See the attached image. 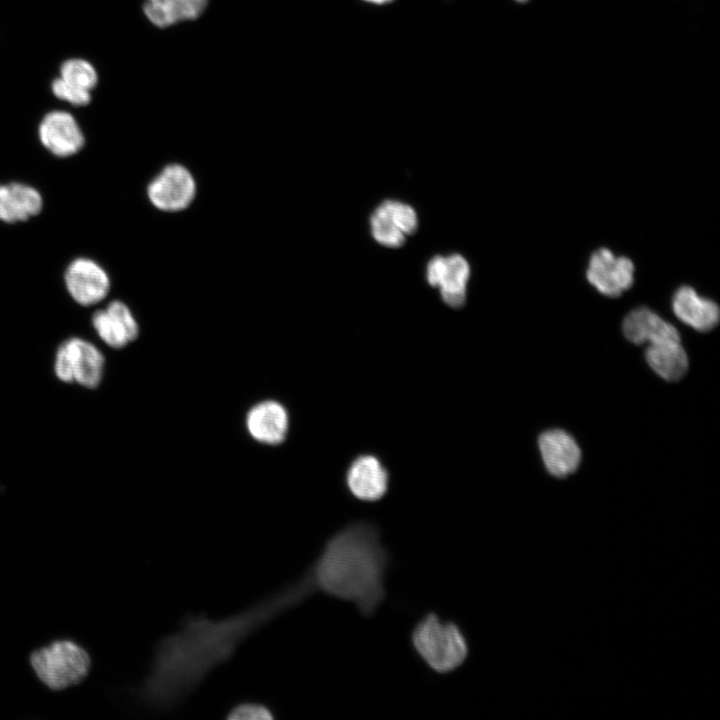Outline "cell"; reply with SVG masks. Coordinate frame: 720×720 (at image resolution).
Segmentation results:
<instances>
[{"instance_id":"3","label":"cell","mask_w":720,"mask_h":720,"mask_svg":"<svg viewBox=\"0 0 720 720\" xmlns=\"http://www.w3.org/2000/svg\"><path fill=\"white\" fill-rule=\"evenodd\" d=\"M410 643L421 661L440 675L454 672L469 656L470 646L462 628L435 612H428L416 622Z\"/></svg>"},{"instance_id":"12","label":"cell","mask_w":720,"mask_h":720,"mask_svg":"<svg viewBox=\"0 0 720 720\" xmlns=\"http://www.w3.org/2000/svg\"><path fill=\"white\" fill-rule=\"evenodd\" d=\"M42 145L57 157H69L79 152L85 143L84 134L75 118L66 111L47 113L39 125Z\"/></svg>"},{"instance_id":"9","label":"cell","mask_w":720,"mask_h":720,"mask_svg":"<svg viewBox=\"0 0 720 720\" xmlns=\"http://www.w3.org/2000/svg\"><path fill=\"white\" fill-rule=\"evenodd\" d=\"M426 276L432 287L439 288L446 305L454 309L464 306L470 267L463 256H434L427 264Z\"/></svg>"},{"instance_id":"11","label":"cell","mask_w":720,"mask_h":720,"mask_svg":"<svg viewBox=\"0 0 720 720\" xmlns=\"http://www.w3.org/2000/svg\"><path fill=\"white\" fill-rule=\"evenodd\" d=\"M290 425L286 407L277 400H262L254 404L245 417V427L256 442L276 446L287 437Z\"/></svg>"},{"instance_id":"24","label":"cell","mask_w":720,"mask_h":720,"mask_svg":"<svg viewBox=\"0 0 720 720\" xmlns=\"http://www.w3.org/2000/svg\"><path fill=\"white\" fill-rule=\"evenodd\" d=\"M369 5L373 6H385L393 3L395 0H361Z\"/></svg>"},{"instance_id":"16","label":"cell","mask_w":720,"mask_h":720,"mask_svg":"<svg viewBox=\"0 0 720 720\" xmlns=\"http://www.w3.org/2000/svg\"><path fill=\"white\" fill-rule=\"evenodd\" d=\"M622 330L624 336L637 345L680 340V335L672 324L646 307L636 308L627 314Z\"/></svg>"},{"instance_id":"25","label":"cell","mask_w":720,"mask_h":720,"mask_svg":"<svg viewBox=\"0 0 720 720\" xmlns=\"http://www.w3.org/2000/svg\"><path fill=\"white\" fill-rule=\"evenodd\" d=\"M515 1L518 2V3H526V2H528L529 0H515Z\"/></svg>"},{"instance_id":"13","label":"cell","mask_w":720,"mask_h":720,"mask_svg":"<svg viewBox=\"0 0 720 720\" xmlns=\"http://www.w3.org/2000/svg\"><path fill=\"white\" fill-rule=\"evenodd\" d=\"M92 325L99 338L110 348L121 349L134 341L139 325L124 302L114 300L92 316Z\"/></svg>"},{"instance_id":"6","label":"cell","mask_w":720,"mask_h":720,"mask_svg":"<svg viewBox=\"0 0 720 720\" xmlns=\"http://www.w3.org/2000/svg\"><path fill=\"white\" fill-rule=\"evenodd\" d=\"M197 193L196 180L182 164L171 163L157 173L147 186V197L158 210L176 213L187 209Z\"/></svg>"},{"instance_id":"15","label":"cell","mask_w":720,"mask_h":720,"mask_svg":"<svg viewBox=\"0 0 720 720\" xmlns=\"http://www.w3.org/2000/svg\"><path fill=\"white\" fill-rule=\"evenodd\" d=\"M538 443L544 465L551 475L566 477L579 466V446L567 432L560 429L545 431Z\"/></svg>"},{"instance_id":"8","label":"cell","mask_w":720,"mask_h":720,"mask_svg":"<svg viewBox=\"0 0 720 720\" xmlns=\"http://www.w3.org/2000/svg\"><path fill=\"white\" fill-rule=\"evenodd\" d=\"M417 224L414 209L408 204L395 200L383 201L370 217L373 238L389 248L403 246L406 235L416 232Z\"/></svg>"},{"instance_id":"23","label":"cell","mask_w":720,"mask_h":720,"mask_svg":"<svg viewBox=\"0 0 720 720\" xmlns=\"http://www.w3.org/2000/svg\"><path fill=\"white\" fill-rule=\"evenodd\" d=\"M52 91L57 98L73 105H87L91 100L90 91L76 87L62 78H57L53 81Z\"/></svg>"},{"instance_id":"18","label":"cell","mask_w":720,"mask_h":720,"mask_svg":"<svg viewBox=\"0 0 720 720\" xmlns=\"http://www.w3.org/2000/svg\"><path fill=\"white\" fill-rule=\"evenodd\" d=\"M42 207L43 198L34 187L19 182L0 184V221H26L39 214Z\"/></svg>"},{"instance_id":"7","label":"cell","mask_w":720,"mask_h":720,"mask_svg":"<svg viewBox=\"0 0 720 720\" xmlns=\"http://www.w3.org/2000/svg\"><path fill=\"white\" fill-rule=\"evenodd\" d=\"M634 270L631 259L599 248L589 259L586 278L601 294L618 297L633 285Z\"/></svg>"},{"instance_id":"5","label":"cell","mask_w":720,"mask_h":720,"mask_svg":"<svg viewBox=\"0 0 720 720\" xmlns=\"http://www.w3.org/2000/svg\"><path fill=\"white\" fill-rule=\"evenodd\" d=\"M104 368L103 353L86 339L71 337L57 348L54 372L62 382L96 388L102 381Z\"/></svg>"},{"instance_id":"22","label":"cell","mask_w":720,"mask_h":720,"mask_svg":"<svg viewBox=\"0 0 720 720\" xmlns=\"http://www.w3.org/2000/svg\"><path fill=\"white\" fill-rule=\"evenodd\" d=\"M274 718V711L271 707L255 701L237 703L228 710L226 715L228 720H273Z\"/></svg>"},{"instance_id":"1","label":"cell","mask_w":720,"mask_h":720,"mask_svg":"<svg viewBox=\"0 0 720 720\" xmlns=\"http://www.w3.org/2000/svg\"><path fill=\"white\" fill-rule=\"evenodd\" d=\"M308 596L298 578L232 616L217 620L203 615L186 617L179 630L156 644L148 673L137 692L139 698L154 710L175 707L215 668L228 661L247 637Z\"/></svg>"},{"instance_id":"21","label":"cell","mask_w":720,"mask_h":720,"mask_svg":"<svg viewBox=\"0 0 720 720\" xmlns=\"http://www.w3.org/2000/svg\"><path fill=\"white\" fill-rule=\"evenodd\" d=\"M61 77L66 82L81 89L91 91L97 84V73L94 67L82 59L65 61L60 69Z\"/></svg>"},{"instance_id":"2","label":"cell","mask_w":720,"mask_h":720,"mask_svg":"<svg viewBox=\"0 0 720 720\" xmlns=\"http://www.w3.org/2000/svg\"><path fill=\"white\" fill-rule=\"evenodd\" d=\"M391 564L389 550L375 522L357 520L331 535L303 573L311 593L353 604L372 617L386 597L385 578Z\"/></svg>"},{"instance_id":"10","label":"cell","mask_w":720,"mask_h":720,"mask_svg":"<svg viewBox=\"0 0 720 720\" xmlns=\"http://www.w3.org/2000/svg\"><path fill=\"white\" fill-rule=\"evenodd\" d=\"M64 280L70 296L82 306L101 302L111 287L110 277L105 269L86 257L76 258L68 265Z\"/></svg>"},{"instance_id":"19","label":"cell","mask_w":720,"mask_h":720,"mask_svg":"<svg viewBox=\"0 0 720 720\" xmlns=\"http://www.w3.org/2000/svg\"><path fill=\"white\" fill-rule=\"evenodd\" d=\"M207 3L208 0H146L143 10L152 24L165 28L196 19L203 13Z\"/></svg>"},{"instance_id":"14","label":"cell","mask_w":720,"mask_h":720,"mask_svg":"<svg viewBox=\"0 0 720 720\" xmlns=\"http://www.w3.org/2000/svg\"><path fill=\"white\" fill-rule=\"evenodd\" d=\"M346 486L356 499L375 502L385 496L389 487V475L376 456L360 455L347 470Z\"/></svg>"},{"instance_id":"20","label":"cell","mask_w":720,"mask_h":720,"mask_svg":"<svg viewBox=\"0 0 720 720\" xmlns=\"http://www.w3.org/2000/svg\"><path fill=\"white\" fill-rule=\"evenodd\" d=\"M645 356L649 366L668 381L679 380L688 369V357L680 340L648 345Z\"/></svg>"},{"instance_id":"4","label":"cell","mask_w":720,"mask_h":720,"mask_svg":"<svg viewBox=\"0 0 720 720\" xmlns=\"http://www.w3.org/2000/svg\"><path fill=\"white\" fill-rule=\"evenodd\" d=\"M30 660L40 681L53 690L78 684L88 674L91 664L88 653L68 640L55 641L34 651Z\"/></svg>"},{"instance_id":"17","label":"cell","mask_w":720,"mask_h":720,"mask_svg":"<svg viewBox=\"0 0 720 720\" xmlns=\"http://www.w3.org/2000/svg\"><path fill=\"white\" fill-rule=\"evenodd\" d=\"M672 308L678 319L697 331L712 330L719 322L718 305L698 295L690 286H681L676 290Z\"/></svg>"}]
</instances>
